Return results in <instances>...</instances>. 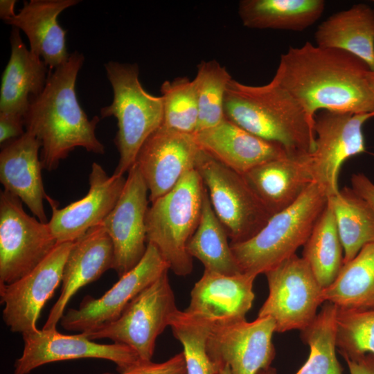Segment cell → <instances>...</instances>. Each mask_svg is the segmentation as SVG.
Wrapping results in <instances>:
<instances>
[{"label":"cell","mask_w":374,"mask_h":374,"mask_svg":"<svg viewBox=\"0 0 374 374\" xmlns=\"http://www.w3.org/2000/svg\"><path fill=\"white\" fill-rule=\"evenodd\" d=\"M369 70L364 61L348 52L307 42L281 55L273 78L299 102L314 123L315 114L321 110L374 112Z\"/></svg>","instance_id":"1"},{"label":"cell","mask_w":374,"mask_h":374,"mask_svg":"<svg viewBox=\"0 0 374 374\" xmlns=\"http://www.w3.org/2000/svg\"><path fill=\"white\" fill-rule=\"evenodd\" d=\"M84 60V55L75 51L66 63L49 71L43 91L30 98L24 116L26 131L41 143L40 161L48 171L55 170L77 147L105 153L95 134L100 118L95 116L89 120L76 95V79Z\"/></svg>","instance_id":"2"},{"label":"cell","mask_w":374,"mask_h":374,"mask_svg":"<svg viewBox=\"0 0 374 374\" xmlns=\"http://www.w3.org/2000/svg\"><path fill=\"white\" fill-rule=\"evenodd\" d=\"M225 117L249 132L282 145L289 157L310 155L314 123L299 102L275 79L261 86L233 78L224 98Z\"/></svg>","instance_id":"3"},{"label":"cell","mask_w":374,"mask_h":374,"mask_svg":"<svg viewBox=\"0 0 374 374\" xmlns=\"http://www.w3.org/2000/svg\"><path fill=\"white\" fill-rule=\"evenodd\" d=\"M328 202L326 190L312 182L294 204L271 215L252 238L230 242L241 271L257 276L296 254L306 242Z\"/></svg>","instance_id":"4"},{"label":"cell","mask_w":374,"mask_h":374,"mask_svg":"<svg viewBox=\"0 0 374 374\" xmlns=\"http://www.w3.org/2000/svg\"><path fill=\"white\" fill-rule=\"evenodd\" d=\"M105 68L112 87L113 100L100 109V115L117 119L114 141L119 159L114 174L123 175L134 164L147 139L161 126L163 100L161 96L152 95L143 87L137 64L110 61Z\"/></svg>","instance_id":"5"},{"label":"cell","mask_w":374,"mask_h":374,"mask_svg":"<svg viewBox=\"0 0 374 374\" xmlns=\"http://www.w3.org/2000/svg\"><path fill=\"white\" fill-rule=\"evenodd\" d=\"M204 188L193 169L171 190L152 202L147 212V243L158 249L169 269L179 276H188L193 269L187 245L200 220Z\"/></svg>","instance_id":"6"},{"label":"cell","mask_w":374,"mask_h":374,"mask_svg":"<svg viewBox=\"0 0 374 374\" xmlns=\"http://www.w3.org/2000/svg\"><path fill=\"white\" fill-rule=\"evenodd\" d=\"M195 169L231 242H240L252 238L271 217L242 175L200 149Z\"/></svg>","instance_id":"7"},{"label":"cell","mask_w":374,"mask_h":374,"mask_svg":"<svg viewBox=\"0 0 374 374\" xmlns=\"http://www.w3.org/2000/svg\"><path fill=\"white\" fill-rule=\"evenodd\" d=\"M178 310L166 271L135 296L117 320L82 334L91 340L109 339L124 344L140 359L152 361L157 338Z\"/></svg>","instance_id":"8"},{"label":"cell","mask_w":374,"mask_h":374,"mask_svg":"<svg viewBox=\"0 0 374 374\" xmlns=\"http://www.w3.org/2000/svg\"><path fill=\"white\" fill-rule=\"evenodd\" d=\"M57 242L48 223L28 215L22 201L0 193V283L10 284L37 267Z\"/></svg>","instance_id":"9"},{"label":"cell","mask_w":374,"mask_h":374,"mask_svg":"<svg viewBox=\"0 0 374 374\" xmlns=\"http://www.w3.org/2000/svg\"><path fill=\"white\" fill-rule=\"evenodd\" d=\"M265 274L269 294L258 317L271 318L277 332L305 329L324 302L323 288L308 262L294 254Z\"/></svg>","instance_id":"10"},{"label":"cell","mask_w":374,"mask_h":374,"mask_svg":"<svg viewBox=\"0 0 374 374\" xmlns=\"http://www.w3.org/2000/svg\"><path fill=\"white\" fill-rule=\"evenodd\" d=\"M373 117L374 112L321 110L315 114V145L310 156V165L313 182L321 186L328 197L339 190L338 176L344 162L366 151L362 127Z\"/></svg>","instance_id":"11"},{"label":"cell","mask_w":374,"mask_h":374,"mask_svg":"<svg viewBox=\"0 0 374 374\" xmlns=\"http://www.w3.org/2000/svg\"><path fill=\"white\" fill-rule=\"evenodd\" d=\"M158 249L148 243L141 261L101 297L86 296L78 308H70L60 320L63 328L89 333L117 320L127 304L145 287L168 271Z\"/></svg>","instance_id":"12"},{"label":"cell","mask_w":374,"mask_h":374,"mask_svg":"<svg viewBox=\"0 0 374 374\" xmlns=\"http://www.w3.org/2000/svg\"><path fill=\"white\" fill-rule=\"evenodd\" d=\"M274 320L257 317L213 324L207 342V351L217 368L227 365L231 374H257L271 366L276 351L272 335Z\"/></svg>","instance_id":"13"},{"label":"cell","mask_w":374,"mask_h":374,"mask_svg":"<svg viewBox=\"0 0 374 374\" xmlns=\"http://www.w3.org/2000/svg\"><path fill=\"white\" fill-rule=\"evenodd\" d=\"M73 242L57 243L33 271L10 284L0 283L3 319L13 332L37 330V322L45 303L62 282L63 268Z\"/></svg>","instance_id":"14"},{"label":"cell","mask_w":374,"mask_h":374,"mask_svg":"<svg viewBox=\"0 0 374 374\" xmlns=\"http://www.w3.org/2000/svg\"><path fill=\"white\" fill-rule=\"evenodd\" d=\"M114 208L102 222L114 247L113 268L121 277L134 267L147 249L146 215L149 191L134 163Z\"/></svg>","instance_id":"15"},{"label":"cell","mask_w":374,"mask_h":374,"mask_svg":"<svg viewBox=\"0 0 374 374\" xmlns=\"http://www.w3.org/2000/svg\"><path fill=\"white\" fill-rule=\"evenodd\" d=\"M22 337L24 350L15 362L14 374H28L46 364L81 358L112 361L121 373L141 360L132 349L124 344H98L82 333L63 335L56 328L37 329L24 333Z\"/></svg>","instance_id":"16"},{"label":"cell","mask_w":374,"mask_h":374,"mask_svg":"<svg viewBox=\"0 0 374 374\" xmlns=\"http://www.w3.org/2000/svg\"><path fill=\"white\" fill-rule=\"evenodd\" d=\"M199 150L193 134L162 125L147 139L134 163L147 185L151 203L171 190L187 172L195 169Z\"/></svg>","instance_id":"17"},{"label":"cell","mask_w":374,"mask_h":374,"mask_svg":"<svg viewBox=\"0 0 374 374\" xmlns=\"http://www.w3.org/2000/svg\"><path fill=\"white\" fill-rule=\"evenodd\" d=\"M123 175L108 176L93 162L87 194L62 208L54 199L49 202L52 214L48 224L57 243L75 242L90 229L101 224L117 203L125 184Z\"/></svg>","instance_id":"18"},{"label":"cell","mask_w":374,"mask_h":374,"mask_svg":"<svg viewBox=\"0 0 374 374\" xmlns=\"http://www.w3.org/2000/svg\"><path fill=\"white\" fill-rule=\"evenodd\" d=\"M113 265L112 241L102 223L73 242L63 268L60 295L42 329L56 328L71 298L79 289L112 269Z\"/></svg>","instance_id":"19"},{"label":"cell","mask_w":374,"mask_h":374,"mask_svg":"<svg viewBox=\"0 0 374 374\" xmlns=\"http://www.w3.org/2000/svg\"><path fill=\"white\" fill-rule=\"evenodd\" d=\"M256 277L247 273L228 276L204 270L184 310L213 324L244 320L255 298Z\"/></svg>","instance_id":"20"},{"label":"cell","mask_w":374,"mask_h":374,"mask_svg":"<svg viewBox=\"0 0 374 374\" xmlns=\"http://www.w3.org/2000/svg\"><path fill=\"white\" fill-rule=\"evenodd\" d=\"M193 135L200 150L241 175L262 163L289 157L280 144L260 138L226 117Z\"/></svg>","instance_id":"21"},{"label":"cell","mask_w":374,"mask_h":374,"mask_svg":"<svg viewBox=\"0 0 374 374\" xmlns=\"http://www.w3.org/2000/svg\"><path fill=\"white\" fill-rule=\"evenodd\" d=\"M39 141L26 132L20 138L3 145L0 153V181L5 190L19 197L33 215L48 223L44 200L46 195L42 177L43 169L39 150Z\"/></svg>","instance_id":"22"},{"label":"cell","mask_w":374,"mask_h":374,"mask_svg":"<svg viewBox=\"0 0 374 374\" xmlns=\"http://www.w3.org/2000/svg\"><path fill=\"white\" fill-rule=\"evenodd\" d=\"M80 3L79 0H30L15 17L6 21L24 31L30 50L40 57L49 71L66 63L70 54L66 46V30L57 21L65 9Z\"/></svg>","instance_id":"23"},{"label":"cell","mask_w":374,"mask_h":374,"mask_svg":"<svg viewBox=\"0 0 374 374\" xmlns=\"http://www.w3.org/2000/svg\"><path fill=\"white\" fill-rule=\"evenodd\" d=\"M310 156L273 159L242 175L272 215L294 204L313 182Z\"/></svg>","instance_id":"24"},{"label":"cell","mask_w":374,"mask_h":374,"mask_svg":"<svg viewBox=\"0 0 374 374\" xmlns=\"http://www.w3.org/2000/svg\"><path fill=\"white\" fill-rule=\"evenodd\" d=\"M11 54L3 73L0 91V112L24 117L31 98L44 89L48 66L43 60L26 46L19 29L12 27Z\"/></svg>","instance_id":"25"},{"label":"cell","mask_w":374,"mask_h":374,"mask_svg":"<svg viewBox=\"0 0 374 374\" xmlns=\"http://www.w3.org/2000/svg\"><path fill=\"white\" fill-rule=\"evenodd\" d=\"M316 46L348 52L374 71V9L357 3L322 21L314 33Z\"/></svg>","instance_id":"26"},{"label":"cell","mask_w":374,"mask_h":374,"mask_svg":"<svg viewBox=\"0 0 374 374\" xmlns=\"http://www.w3.org/2000/svg\"><path fill=\"white\" fill-rule=\"evenodd\" d=\"M324 9L323 0H242L238 15L247 28L299 32L318 21Z\"/></svg>","instance_id":"27"},{"label":"cell","mask_w":374,"mask_h":374,"mask_svg":"<svg viewBox=\"0 0 374 374\" xmlns=\"http://www.w3.org/2000/svg\"><path fill=\"white\" fill-rule=\"evenodd\" d=\"M323 299L345 310H374V242L343 265L333 283L323 289Z\"/></svg>","instance_id":"28"},{"label":"cell","mask_w":374,"mask_h":374,"mask_svg":"<svg viewBox=\"0 0 374 374\" xmlns=\"http://www.w3.org/2000/svg\"><path fill=\"white\" fill-rule=\"evenodd\" d=\"M228 233L215 213L205 187L199 224L187 245L204 270L232 276L242 273L233 253Z\"/></svg>","instance_id":"29"},{"label":"cell","mask_w":374,"mask_h":374,"mask_svg":"<svg viewBox=\"0 0 374 374\" xmlns=\"http://www.w3.org/2000/svg\"><path fill=\"white\" fill-rule=\"evenodd\" d=\"M344 249V264L374 242V211L352 188L328 197Z\"/></svg>","instance_id":"30"},{"label":"cell","mask_w":374,"mask_h":374,"mask_svg":"<svg viewBox=\"0 0 374 374\" xmlns=\"http://www.w3.org/2000/svg\"><path fill=\"white\" fill-rule=\"evenodd\" d=\"M303 247L302 258L320 285L328 287L344 265L343 246L329 201Z\"/></svg>","instance_id":"31"},{"label":"cell","mask_w":374,"mask_h":374,"mask_svg":"<svg viewBox=\"0 0 374 374\" xmlns=\"http://www.w3.org/2000/svg\"><path fill=\"white\" fill-rule=\"evenodd\" d=\"M337 310L336 305L326 302L313 321L301 330L310 354L296 374H342L336 355Z\"/></svg>","instance_id":"32"},{"label":"cell","mask_w":374,"mask_h":374,"mask_svg":"<svg viewBox=\"0 0 374 374\" xmlns=\"http://www.w3.org/2000/svg\"><path fill=\"white\" fill-rule=\"evenodd\" d=\"M213 323L199 316L178 310L170 326L175 338L183 346L187 374H215L217 367L207 351Z\"/></svg>","instance_id":"33"},{"label":"cell","mask_w":374,"mask_h":374,"mask_svg":"<svg viewBox=\"0 0 374 374\" xmlns=\"http://www.w3.org/2000/svg\"><path fill=\"white\" fill-rule=\"evenodd\" d=\"M231 79L226 69L215 60H204L197 65L193 79L199 109L195 132L213 127L225 118L224 98Z\"/></svg>","instance_id":"34"},{"label":"cell","mask_w":374,"mask_h":374,"mask_svg":"<svg viewBox=\"0 0 374 374\" xmlns=\"http://www.w3.org/2000/svg\"><path fill=\"white\" fill-rule=\"evenodd\" d=\"M163 117L162 126L179 132L193 134L198 123L199 109L193 80L178 77L161 86Z\"/></svg>","instance_id":"35"},{"label":"cell","mask_w":374,"mask_h":374,"mask_svg":"<svg viewBox=\"0 0 374 374\" xmlns=\"http://www.w3.org/2000/svg\"><path fill=\"white\" fill-rule=\"evenodd\" d=\"M336 344L344 358L374 355V310L350 311L337 308Z\"/></svg>","instance_id":"36"},{"label":"cell","mask_w":374,"mask_h":374,"mask_svg":"<svg viewBox=\"0 0 374 374\" xmlns=\"http://www.w3.org/2000/svg\"><path fill=\"white\" fill-rule=\"evenodd\" d=\"M119 374H187V371L184 353L181 352L161 363L140 360Z\"/></svg>","instance_id":"37"},{"label":"cell","mask_w":374,"mask_h":374,"mask_svg":"<svg viewBox=\"0 0 374 374\" xmlns=\"http://www.w3.org/2000/svg\"><path fill=\"white\" fill-rule=\"evenodd\" d=\"M24 117L0 112V143L2 145L22 136L24 130Z\"/></svg>","instance_id":"38"},{"label":"cell","mask_w":374,"mask_h":374,"mask_svg":"<svg viewBox=\"0 0 374 374\" xmlns=\"http://www.w3.org/2000/svg\"><path fill=\"white\" fill-rule=\"evenodd\" d=\"M351 185L353 190L364 199L374 211V184L364 174L352 175Z\"/></svg>","instance_id":"39"},{"label":"cell","mask_w":374,"mask_h":374,"mask_svg":"<svg viewBox=\"0 0 374 374\" xmlns=\"http://www.w3.org/2000/svg\"><path fill=\"white\" fill-rule=\"evenodd\" d=\"M347 363L350 374H374V355H364L348 358L344 357Z\"/></svg>","instance_id":"40"},{"label":"cell","mask_w":374,"mask_h":374,"mask_svg":"<svg viewBox=\"0 0 374 374\" xmlns=\"http://www.w3.org/2000/svg\"><path fill=\"white\" fill-rule=\"evenodd\" d=\"M15 0L0 1V17L5 22L15 16Z\"/></svg>","instance_id":"41"},{"label":"cell","mask_w":374,"mask_h":374,"mask_svg":"<svg viewBox=\"0 0 374 374\" xmlns=\"http://www.w3.org/2000/svg\"><path fill=\"white\" fill-rule=\"evenodd\" d=\"M215 374H231L229 367L224 365L218 368Z\"/></svg>","instance_id":"42"},{"label":"cell","mask_w":374,"mask_h":374,"mask_svg":"<svg viewBox=\"0 0 374 374\" xmlns=\"http://www.w3.org/2000/svg\"><path fill=\"white\" fill-rule=\"evenodd\" d=\"M367 79L371 87L374 91V71H368L367 73Z\"/></svg>","instance_id":"43"},{"label":"cell","mask_w":374,"mask_h":374,"mask_svg":"<svg viewBox=\"0 0 374 374\" xmlns=\"http://www.w3.org/2000/svg\"><path fill=\"white\" fill-rule=\"evenodd\" d=\"M257 374H277V373L274 368L269 366L265 369L259 371Z\"/></svg>","instance_id":"44"},{"label":"cell","mask_w":374,"mask_h":374,"mask_svg":"<svg viewBox=\"0 0 374 374\" xmlns=\"http://www.w3.org/2000/svg\"></svg>","instance_id":"45"}]
</instances>
